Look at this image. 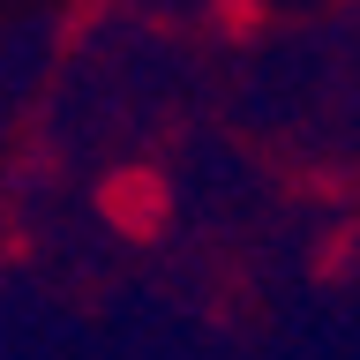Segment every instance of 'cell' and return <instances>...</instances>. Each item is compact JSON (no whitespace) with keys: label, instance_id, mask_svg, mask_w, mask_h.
Listing matches in <instances>:
<instances>
[]
</instances>
